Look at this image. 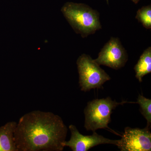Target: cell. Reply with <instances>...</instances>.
Listing matches in <instances>:
<instances>
[{
    "mask_svg": "<svg viewBox=\"0 0 151 151\" xmlns=\"http://www.w3.org/2000/svg\"><path fill=\"white\" fill-rule=\"evenodd\" d=\"M117 146L122 151H150L151 133L150 128L126 127Z\"/></svg>",
    "mask_w": 151,
    "mask_h": 151,
    "instance_id": "6",
    "label": "cell"
},
{
    "mask_svg": "<svg viewBox=\"0 0 151 151\" xmlns=\"http://www.w3.org/2000/svg\"><path fill=\"white\" fill-rule=\"evenodd\" d=\"M79 74V84L81 91L100 89L111 79L108 73L89 55L81 54L76 61Z\"/></svg>",
    "mask_w": 151,
    "mask_h": 151,
    "instance_id": "4",
    "label": "cell"
},
{
    "mask_svg": "<svg viewBox=\"0 0 151 151\" xmlns=\"http://www.w3.org/2000/svg\"><path fill=\"white\" fill-rule=\"evenodd\" d=\"M128 60L127 52L120 40L111 37L99 52L98 57L94 59L99 65H104L118 70L124 67Z\"/></svg>",
    "mask_w": 151,
    "mask_h": 151,
    "instance_id": "5",
    "label": "cell"
},
{
    "mask_svg": "<svg viewBox=\"0 0 151 151\" xmlns=\"http://www.w3.org/2000/svg\"><path fill=\"white\" fill-rule=\"evenodd\" d=\"M136 19L146 29L151 28V6L148 5L142 7L137 11Z\"/></svg>",
    "mask_w": 151,
    "mask_h": 151,
    "instance_id": "11",
    "label": "cell"
},
{
    "mask_svg": "<svg viewBox=\"0 0 151 151\" xmlns=\"http://www.w3.org/2000/svg\"><path fill=\"white\" fill-rule=\"evenodd\" d=\"M69 129L71 136L70 140L64 142V147H70L73 151H87L93 147L102 144H111L117 146L118 140H113L104 137L96 132L93 134L84 136L78 132L76 126L70 125Z\"/></svg>",
    "mask_w": 151,
    "mask_h": 151,
    "instance_id": "7",
    "label": "cell"
},
{
    "mask_svg": "<svg viewBox=\"0 0 151 151\" xmlns=\"http://www.w3.org/2000/svg\"><path fill=\"white\" fill-rule=\"evenodd\" d=\"M140 106V111L147 121V127L150 128L151 124V100L139 94L137 102Z\"/></svg>",
    "mask_w": 151,
    "mask_h": 151,
    "instance_id": "10",
    "label": "cell"
},
{
    "mask_svg": "<svg viewBox=\"0 0 151 151\" xmlns=\"http://www.w3.org/2000/svg\"><path fill=\"white\" fill-rule=\"evenodd\" d=\"M61 11L75 32L83 38L102 29L100 14L87 5L67 2L63 6Z\"/></svg>",
    "mask_w": 151,
    "mask_h": 151,
    "instance_id": "2",
    "label": "cell"
},
{
    "mask_svg": "<svg viewBox=\"0 0 151 151\" xmlns=\"http://www.w3.org/2000/svg\"><path fill=\"white\" fill-rule=\"evenodd\" d=\"M67 132L58 115L34 111L19 119L14 139L18 151H62Z\"/></svg>",
    "mask_w": 151,
    "mask_h": 151,
    "instance_id": "1",
    "label": "cell"
},
{
    "mask_svg": "<svg viewBox=\"0 0 151 151\" xmlns=\"http://www.w3.org/2000/svg\"><path fill=\"white\" fill-rule=\"evenodd\" d=\"M106 1H107V3L108 4V0H106Z\"/></svg>",
    "mask_w": 151,
    "mask_h": 151,
    "instance_id": "13",
    "label": "cell"
},
{
    "mask_svg": "<svg viewBox=\"0 0 151 151\" xmlns=\"http://www.w3.org/2000/svg\"><path fill=\"white\" fill-rule=\"evenodd\" d=\"M129 103L123 101L118 103L111 97L89 101L84 109V127L87 131L95 132L99 129H109L108 124L111 121L112 111L120 105Z\"/></svg>",
    "mask_w": 151,
    "mask_h": 151,
    "instance_id": "3",
    "label": "cell"
},
{
    "mask_svg": "<svg viewBox=\"0 0 151 151\" xmlns=\"http://www.w3.org/2000/svg\"><path fill=\"white\" fill-rule=\"evenodd\" d=\"M131 1H132L134 4H137L139 2V1L140 0H131Z\"/></svg>",
    "mask_w": 151,
    "mask_h": 151,
    "instance_id": "12",
    "label": "cell"
},
{
    "mask_svg": "<svg viewBox=\"0 0 151 151\" xmlns=\"http://www.w3.org/2000/svg\"><path fill=\"white\" fill-rule=\"evenodd\" d=\"M17 124L9 122L0 127V151H18L14 139Z\"/></svg>",
    "mask_w": 151,
    "mask_h": 151,
    "instance_id": "8",
    "label": "cell"
},
{
    "mask_svg": "<svg viewBox=\"0 0 151 151\" xmlns=\"http://www.w3.org/2000/svg\"><path fill=\"white\" fill-rule=\"evenodd\" d=\"M136 77L140 82L145 76L151 72V47L146 49L140 57L134 68Z\"/></svg>",
    "mask_w": 151,
    "mask_h": 151,
    "instance_id": "9",
    "label": "cell"
}]
</instances>
